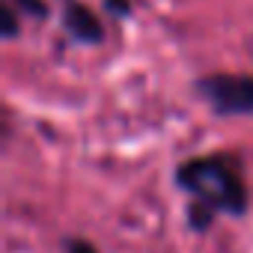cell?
Returning a JSON list of instances; mask_svg holds the SVG:
<instances>
[{"label": "cell", "mask_w": 253, "mask_h": 253, "mask_svg": "<svg viewBox=\"0 0 253 253\" xmlns=\"http://www.w3.org/2000/svg\"><path fill=\"white\" fill-rule=\"evenodd\" d=\"M179 176H182V185L211 209L238 211L244 206V182L232 158H223V155L197 158L185 164Z\"/></svg>", "instance_id": "obj_1"}, {"label": "cell", "mask_w": 253, "mask_h": 253, "mask_svg": "<svg viewBox=\"0 0 253 253\" xmlns=\"http://www.w3.org/2000/svg\"><path fill=\"white\" fill-rule=\"evenodd\" d=\"M69 24L75 27V30H81L86 39H98V33H101V27H98V21H92L89 15H84V9H78L72 18H69Z\"/></svg>", "instance_id": "obj_3"}, {"label": "cell", "mask_w": 253, "mask_h": 253, "mask_svg": "<svg viewBox=\"0 0 253 253\" xmlns=\"http://www.w3.org/2000/svg\"><path fill=\"white\" fill-rule=\"evenodd\" d=\"M203 92L220 113H253V78H238V75L206 78Z\"/></svg>", "instance_id": "obj_2"}, {"label": "cell", "mask_w": 253, "mask_h": 253, "mask_svg": "<svg viewBox=\"0 0 253 253\" xmlns=\"http://www.w3.org/2000/svg\"><path fill=\"white\" fill-rule=\"evenodd\" d=\"M72 253H95V250H92L89 244H75V247H72Z\"/></svg>", "instance_id": "obj_4"}]
</instances>
